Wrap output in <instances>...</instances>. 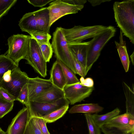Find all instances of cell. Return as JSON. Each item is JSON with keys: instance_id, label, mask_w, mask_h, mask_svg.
I'll list each match as a JSON object with an SVG mask.
<instances>
[{"instance_id": "obj_37", "label": "cell", "mask_w": 134, "mask_h": 134, "mask_svg": "<svg viewBox=\"0 0 134 134\" xmlns=\"http://www.w3.org/2000/svg\"><path fill=\"white\" fill-rule=\"evenodd\" d=\"M80 81L82 85L84 86L90 87H93V81L90 77H87L84 79V77H81L80 79Z\"/></svg>"}, {"instance_id": "obj_29", "label": "cell", "mask_w": 134, "mask_h": 134, "mask_svg": "<svg viewBox=\"0 0 134 134\" xmlns=\"http://www.w3.org/2000/svg\"><path fill=\"white\" fill-rule=\"evenodd\" d=\"M16 0H0V19L15 4Z\"/></svg>"}, {"instance_id": "obj_32", "label": "cell", "mask_w": 134, "mask_h": 134, "mask_svg": "<svg viewBox=\"0 0 134 134\" xmlns=\"http://www.w3.org/2000/svg\"><path fill=\"white\" fill-rule=\"evenodd\" d=\"M15 100L19 101L27 107L29 102L28 98V92L27 83L21 89L18 97Z\"/></svg>"}, {"instance_id": "obj_26", "label": "cell", "mask_w": 134, "mask_h": 134, "mask_svg": "<svg viewBox=\"0 0 134 134\" xmlns=\"http://www.w3.org/2000/svg\"><path fill=\"white\" fill-rule=\"evenodd\" d=\"M24 134H42L36 117L30 116Z\"/></svg>"}, {"instance_id": "obj_5", "label": "cell", "mask_w": 134, "mask_h": 134, "mask_svg": "<svg viewBox=\"0 0 134 134\" xmlns=\"http://www.w3.org/2000/svg\"><path fill=\"white\" fill-rule=\"evenodd\" d=\"M31 38V36L18 34L8 39V48L6 55L18 66L20 61L25 59Z\"/></svg>"}, {"instance_id": "obj_27", "label": "cell", "mask_w": 134, "mask_h": 134, "mask_svg": "<svg viewBox=\"0 0 134 134\" xmlns=\"http://www.w3.org/2000/svg\"><path fill=\"white\" fill-rule=\"evenodd\" d=\"M30 36L35 39L39 45L50 43L51 36L49 33L36 31Z\"/></svg>"}, {"instance_id": "obj_25", "label": "cell", "mask_w": 134, "mask_h": 134, "mask_svg": "<svg viewBox=\"0 0 134 134\" xmlns=\"http://www.w3.org/2000/svg\"><path fill=\"white\" fill-rule=\"evenodd\" d=\"M58 60L66 78L67 81L66 85L73 84L80 82L75 74L71 69L60 61Z\"/></svg>"}, {"instance_id": "obj_43", "label": "cell", "mask_w": 134, "mask_h": 134, "mask_svg": "<svg viewBox=\"0 0 134 134\" xmlns=\"http://www.w3.org/2000/svg\"><path fill=\"white\" fill-rule=\"evenodd\" d=\"M2 129L1 128V127H0V130H1Z\"/></svg>"}, {"instance_id": "obj_4", "label": "cell", "mask_w": 134, "mask_h": 134, "mask_svg": "<svg viewBox=\"0 0 134 134\" xmlns=\"http://www.w3.org/2000/svg\"><path fill=\"white\" fill-rule=\"evenodd\" d=\"M104 134H134V116L127 113L119 115L100 128Z\"/></svg>"}, {"instance_id": "obj_11", "label": "cell", "mask_w": 134, "mask_h": 134, "mask_svg": "<svg viewBox=\"0 0 134 134\" xmlns=\"http://www.w3.org/2000/svg\"><path fill=\"white\" fill-rule=\"evenodd\" d=\"M11 79L8 82H1L0 87L6 90L16 99L23 86L27 83L29 77L27 74L18 67L11 71Z\"/></svg>"}, {"instance_id": "obj_39", "label": "cell", "mask_w": 134, "mask_h": 134, "mask_svg": "<svg viewBox=\"0 0 134 134\" xmlns=\"http://www.w3.org/2000/svg\"><path fill=\"white\" fill-rule=\"evenodd\" d=\"M87 1L93 7L99 5L103 3L109 2L110 0H88Z\"/></svg>"}, {"instance_id": "obj_36", "label": "cell", "mask_w": 134, "mask_h": 134, "mask_svg": "<svg viewBox=\"0 0 134 134\" xmlns=\"http://www.w3.org/2000/svg\"><path fill=\"white\" fill-rule=\"evenodd\" d=\"M54 0H27V1L30 4L35 7H41L46 5Z\"/></svg>"}, {"instance_id": "obj_8", "label": "cell", "mask_w": 134, "mask_h": 134, "mask_svg": "<svg viewBox=\"0 0 134 134\" xmlns=\"http://www.w3.org/2000/svg\"><path fill=\"white\" fill-rule=\"evenodd\" d=\"M84 5H74L62 0H56L50 3L48 8L49 16V26L57 20L67 15L75 14L81 10Z\"/></svg>"}, {"instance_id": "obj_6", "label": "cell", "mask_w": 134, "mask_h": 134, "mask_svg": "<svg viewBox=\"0 0 134 134\" xmlns=\"http://www.w3.org/2000/svg\"><path fill=\"white\" fill-rule=\"evenodd\" d=\"M107 26L95 25L84 26H75L70 29L62 27V30L68 44L80 42L93 38L105 29Z\"/></svg>"}, {"instance_id": "obj_24", "label": "cell", "mask_w": 134, "mask_h": 134, "mask_svg": "<svg viewBox=\"0 0 134 134\" xmlns=\"http://www.w3.org/2000/svg\"><path fill=\"white\" fill-rule=\"evenodd\" d=\"M69 108V104H67L49 114L40 117L44 119L47 123L53 122L63 116L68 111Z\"/></svg>"}, {"instance_id": "obj_41", "label": "cell", "mask_w": 134, "mask_h": 134, "mask_svg": "<svg viewBox=\"0 0 134 134\" xmlns=\"http://www.w3.org/2000/svg\"><path fill=\"white\" fill-rule=\"evenodd\" d=\"M130 58L132 62L133 65H134V51L133 52L132 54L130 56Z\"/></svg>"}, {"instance_id": "obj_34", "label": "cell", "mask_w": 134, "mask_h": 134, "mask_svg": "<svg viewBox=\"0 0 134 134\" xmlns=\"http://www.w3.org/2000/svg\"><path fill=\"white\" fill-rule=\"evenodd\" d=\"M0 97L3 100L9 102H14L15 100L14 96L2 87H0Z\"/></svg>"}, {"instance_id": "obj_35", "label": "cell", "mask_w": 134, "mask_h": 134, "mask_svg": "<svg viewBox=\"0 0 134 134\" xmlns=\"http://www.w3.org/2000/svg\"><path fill=\"white\" fill-rule=\"evenodd\" d=\"M39 128L42 134H51L48 131L46 126L47 122L41 117H36Z\"/></svg>"}, {"instance_id": "obj_38", "label": "cell", "mask_w": 134, "mask_h": 134, "mask_svg": "<svg viewBox=\"0 0 134 134\" xmlns=\"http://www.w3.org/2000/svg\"><path fill=\"white\" fill-rule=\"evenodd\" d=\"M69 4L74 5H84L86 3V0H62Z\"/></svg>"}, {"instance_id": "obj_20", "label": "cell", "mask_w": 134, "mask_h": 134, "mask_svg": "<svg viewBox=\"0 0 134 134\" xmlns=\"http://www.w3.org/2000/svg\"><path fill=\"white\" fill-rule=\"evenodd\" d=\"M103 109V107L97 104H83L73 106L69 110V113L70 114L82 113L96 114L102 111Z\"/></svg>"}, {"instance_id": "obj_16", "label": "cell", "mask_w": 134, "mask_h": 134, "mask_svg": "<svg viewBox=\"0 0 134 134\" xmlns=\"http://www.w3.org/2000/svg\"><path fill=\"white\" fill-rule=\"evenodd\" d=\"M38 10L26 13L19 22V26L22 31L28 33L30 35L37 31Z\"/></svg>"}, {"instance_id": "obj_30", "label": "cell", "mask_w": 134, "mask_h": 134, "mask_svg": "<svg viewBox=\"0 0 134 134\" xmlns=\"http://www.w3.org/2000/svg\"><path fill=\"white\" fill-rule=\"evenodd\" d=\"M14 102L5 101L0 97V119L10 112L13 109Z\"/></svg>"}, {"instance_id": "obj_40", "label": "cell", "mask_w": 134, "mask_h": 134, "mask_svg": "<svg viewBox=\"0 0 134 134\" xmlns=\"http://www.w3.org/2000/svg\"><path fill=\"white\" fill-rule=\"evenodd\" d=\"M11 71L12 70H9L4 74L3 76V79L1 82H8L10 81L11 77Z\"/></svg>"}, {"instance_id": "obj_19", "label": "cell", "mask_w": 134, "mask_h": 134, "mask_svg": "<svg viewBox=\"0 0 134 134\" xmlns=\"http://www.w3.org/2000/svg\"><path fill=\"white\" fill-rule=\"evenodd\" d=\"M37 10V31L49 34V16L48 7L42 8Z\"/></svg>"}, {"instance_id": "obj_12", "label": "cell", "mask_w": 134, "mask_h": 134, "mask_svg": "<svg viewBox=\"0 0 134 134\" xmlns=\"http://www.w3.org/2000/svg\"><path fill=\"white\" fill-rule=\"evenodd\" d=\"M30 117L29 109L23 108L12 119L7 129V134H24Z\"/></svg>"}, {"instance_id": "obj_22", "label": "cell", "mask_w": 134, "mask_h": 134, "mask_svg": "<svg viewBox=\"0 0 134 134\" xmlns=\"http://www.w3.org/2000/svg\"><path fill=\"white\" fill-rule=\"evenodd\" d=\"M120 110L116 108L113 110L103 115L96 114L92 115L93 119L96 124L99 128L114 117L119 115Z\"/></svg>"}, {"instance_id": "obj_7", "label": "cell", "mask_w": 134, "mask_h": 134, "mask_svg": "<svg viewBox=\"0 0 134 134\" xmlns=\"http://www.w3.org/2000/svg\"><path fill=\"white\" fill-rule=\"evenodd\" d=\"M26 62L42 77L47 75V63L41 53L39 45L32 37L30 39L29 48L25 58Z\"/></svg>"}, {"instance_id": "obj_33", "label": "cell", "mask_w": 134, "mask_h": 134, "mask_svg": "<svg viewBox=\"0 0 134 134\" xmlns=\"http://www.w3.org/2000/svg\"><path fill=\"white\" fill-rule=\"evenodd\" d=\"M72 56L76 74H78L81 77H85L87 75L85 69L76 58L74 56L72 55Z\"/></svg>"}, {"instance_id": "obj_42", "label": "cell", "mask_w": 134, "mask_h": 134, "mask_svg": "<svg viewBox=\"0 0 134 134\" xmlns=\"http://www.w3.org/2000/svg\"><path fill=\"white\" fill-rule=\"evenodd\" d=\"M0 134H7L6 132L2 130H0Z\"/></svg>"}, {"instance_id": "obj_9", "label": "cell", "mask_w": 134, "mask_h": 134, "mask_svg": "<svg viewBox=\"0 0 134 134\" xmlns=\"http://www.w3.org/2000/svg\"><path fill=\"white\" fill-rule=\"evenodd\" d=\"M94 89V87H87L82 85L80 82L66 85L63 91L65 97L69 101V104L72 105L81 102L89 97Z\"/></svg>"}, {"instance_id": "obj_18", "label": "cell", "mask_w": 134, "mask_h": 134, "mask_svg": "<svg viewBox=\"0 0 134 134\" xmlns=\"http://www.w3.org/2000/svg\"><path fill=\"white\" fill-rule=\"evenodd\" d=\"M115 42L122 63L125 71L127 72L129 70L130 61L127 50L126 43L123 39V34L120 30L119 42L118 43L115 41Z\"/></svg>"}, {"instance_id": "obj_14", "label": "cell", "mask_w": 134, "mask_h": 134, "mask_svg": "<svg viewBox=\"0 0 134 134\" xmlns=\"http://www.w3.org/2000/svg\"><path fill=\"white\" fill-rule=\"evenodd\" d=\"M89 44V41L68 44V48L72 55L76 58L85 71Z\"/></svg>"}, {"instance_id": "obj_3", "label": "cell", "mask_w": 134, "mask_h": 134, "mask_svg": "<svg viewBox=\"0 0 134 134\" xmlns=\"http://www.w3.org/2000/svg\"><path fill=\"white\" fill-rule=\"evenodd\" d=\"M57 60L66 66L76 74L73 57L61 27H57L53 34L51 44Z\"/></svg>"}, {"instance_id": "obj_15", "label": "cell", "mask_w": 134, "mask_h": 134, "mask_svg": "<svg viewBox=\"0 0 134 134\" xmlns=\"http://www.w3.org/2000/svg\"><path fill=\"white\" fill-rule=\"evenodd\" d=\"M64 97L63 91L53 85L49 88L31 101L52 103Z\"/></svg>"}, {"instance_id": "obj_17", "label": "cell", "mask_w": 134, "mask_h": 134, "mask_svg": "<svg viewBox=\"0 0 134 134\" xmlns=\"http://www.w3.org/2000/svg\"><path fill=\"white\" fill-rule=\"evenodd\" d=\"M49 80L53 85L63 90L66 80L62 69L57 60L54 63L50 71Z\"/></svg>"}, {"instance_id": "obj_13", "label": "cell", "mask_w": 134, "mask_h": 134, "mask_svg": "<svg viewBox=\"0 0 134 134\" xmlns=\"http://www.w3.org/2000/svg\"><path fill=\"white\" fill-rule=\"evenodd\" d=\"M27 84L29 101H32L53 85L49 79H44L38 76L29 77Z\"/></svg>"}, {"instance_id": "obj_1", "label": "cell", "mask_w": 134, "mask_h": 134, "mask_svg": "<svg viewBox=\"0 0 134 134\" xmlns=\"http://www.w3.org/2000/svg\"><path fill=\"white\" fill-rule=\"evenodd\" d=\"M113 10L117 26L134 44V0L115 2Z\"/></svg>"}, {"instance_id": "obj_2", "label": "cell", "mask_w": 134, "mask_h": 134, "mask_svg": "<svg viewBox=\"0 0 134 134\" xmlns=\"http://www.w3.org/2000/svg\"><path fill=\"white\" fill-rule=\"evenodd\" d=\"M116 32V29L114 26H107L89 41L86 70V74L98 59L103 48L114 36Z\"/></svg>"}, {"instance_id": "obj_10", "label": "cell", "mask_w": 134, "mask_h": 134, "mask_svg": "<svg viewBox=\"0 0 134 134\" xmlns=\"http://www.w3.org/2000/svg\"><path fill=\"white\" fill-rule=\"evenodd\" d=\"M69 101L65 97L52 103L30 101L27 108L29 109L30 116L40 117L46 115L67 104Z\"/></svg>"}, {"instance_id": "obj_21", "label": "cell", "mask_w": 134, "mask_h": 134, "mask_svg": "<svg viewBox=\"0 0 134 134\" xmlns=\"http://www.w3.org/2000/svg\"><path fill=\"white\" fill-rule=\"evenodd\" d=\"M124 92L126 99V113L134 116V88L131 89L125 82L122 83Z\"/></svg>"}, {"instance_id": "obj_31", "label": "cell", "mask_w": 134, "mask_h": 134, "mask_svg": "<svg viewBox=\"0 0 134 134\" xmlns=\"http://www.w3.org/2000/svg\"><path fill=\"white\" fill-rule=\"evenodd\" d=\"M39 45L45 61L47 63L49 62L52 57L53 53L51 44L49 43Z\"/></svg>"}, {"instance_id": "obj_23", "label": "cell", "mask_w": 134, "mask_h": 134, "mask_svg": "<svg viewBox=\"0 0 134 134\" xmlns=\"http://www.w3.org/2000/svg\"><path fill=\"white\" fill-rule=\"evenodd\" d=\"M18 67L6 55H0V83L4 74L9 70H12Z\"/></svg>"}, {"instance_id": "obj_28", "label": "cell", "mask_w": 134, "mask_h": 134, "mask_svg": "<svg viewBox=\"0 0 134 134\" xmlns=\"http://www.w3.org/2000/svg\"><path fill=\"white\" fill-rule=\"evenodd\" d=\"M89 130L88 134H101V131L99 128L95 123L92 117V114H85Z\"/></svg>"}]
</instances>
